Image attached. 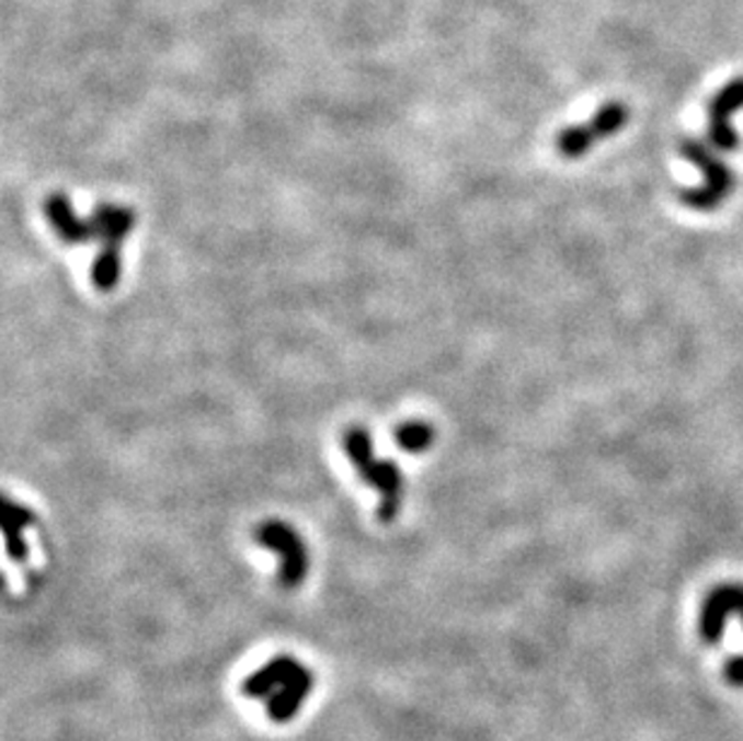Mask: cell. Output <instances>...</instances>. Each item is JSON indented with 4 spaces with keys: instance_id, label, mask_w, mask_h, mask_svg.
Listing matches in <instances>:
<instances>
[{
    "instance_id": "6da1fadb",
    "label": "cell",
    "mask_w": 743,
    "mask_h": 741,
    "mask_svg": "<svg viewBox=\"0 0 743 741\" xmlns=\"http://www.w3.org/2000/svg\"><path fill=\"white\" fill-rule=\"evenodd\" d=\"M44 215L56 237L70 246H84L99 241L102 251L92 263V284L102 294L116 289L123 270V243L135 227V213L130 207L102 203L92 209V215L82 219L76 215L66 193H52L44 201Z\"/></svg>"
},
{
    "instance_id": "7a4b0ae2",
    "label": "cell",
    "mask_w": 743,
    "mask_h": 741,
    "mask_svg": "<svg viewBox=\"0 0 743 741\" xmlns=\"http://www.w3.org/2000/svg\"><path fill=\"white\" fill-rule=\"evenodd\" d=\"M342 448L364 481L378 491V517L382 523H392L402 509L404 477L395 460H382L374 451V436L364 426H350L342 434Z\"/></svg>"
},
{
    "instance_id": "3957f363",
    "label": "cell",
    "mask_w": 743,
    "mask_h": 741,
    "mask_svg": "<svg viewBox=\"0 0 743 741\" xmlns=\"http://www.w3.org/2000/svg\"><path fill=\"white\" fill-rule=\"evenodd\" d=\"M678 152L684 155L690 164H696L705 176V183L700 185V189H690V191L681 193V203L693 209H700V213H710V209L720 207L727 197L732 195L734 185H736L734 171L729 169L702 140L684 138L678 145Z\"/></svg>"
},
{
    "instance_id": "277c9868",
    "label": "cell",
    "mask_w": 743,
    "mask_h": 741,
    "mask_svg": "<svg viewBox=\"0 0 743 741\" xmlns=\"http://www.w3.org/2000/svg\"><path fill=\"white\" fill-rule=\"evenodd\" d=\"M255 542L263 549L279 554V585L284 590H294L304 583L311 559H308L306 542L292 525L284 521H263L255 527Z\"/></svg>"
},
{
    "instance_id": "5b68a950",
    "label": "cell",
    "mask_w": 743,
    "mask_h": 741,
    "mask_svg": "<svg viewBox=\"0 0 743 741\" xmlns=\"http://www.w3.org/2000/svg\"><path fill=\"white\" fill-rule=\"evenodd\" d=\"M743 109V78H734L712 96L708 109V135L717 150L734 152L739 147V133L732 126V116Z\"/></svg>"
},
{
    "instance_id": "8992f818",
    "label": "cell",
    "mask_w": 743,
    "mask_h": 741,
    "mask_svg": "<svg viewBox=\"0 0 743 741\" xmlns=\"http://www.w3.org/2000/svg\"><path fill=\"white\" fill-rule=\"evenodd\" d=\"M311 688H313V672L306 670L304 664H299L296 666V672L289 676V682L270 696L267 700L270 720L279 722V725L294 720V715L299 713L301 703L308 694H311Z\"/></svg>"
},
{
    "instance_id": "52a82bcc",
    "label": "cell",
    "mask_w": 743,
    "mask_h": 741,
    "mask_svg": "<svg viewBox=\"0 0 743 741\" xmlns=\"http://www.w3.org/2000/svg\"><path fill=\"white\" fill-rule=\"evenodd\" d=\"M734 614V602H732V588L720 585L715 588L708 597L702 602V612H700V636L705 643L717 646L722 640L727 619Z\"/></svg>"
},
{
    "instance_id": "ba28073f",
    "label": "cell",
    "mask_w": 743,
    "mask_h": 741,
    "mask_svg": "<svg viewBox=\"0 0 743 741\" xmlns=\"http://www.w3.org/2000/svg\"><path fill=\"white\" fill-rule=\"evenodd\" d=\"M296 662L289 654H277L275 660H270L265 666H260L255 674H251L243 682V694L248 698H267L279 691L289 682V676L296 672Z\"/></svg>"
},
{
    "instance_id": "9c48e42d",
    "label": "cell",
    "mask_w": 743,
    "mask_h": 741,
    "mask_svg": "<svg viewBox=\"0 0 743 741\" xmlns=\"http://www.w3.org/2000/svg\"><path fill=\"white\" fill-rule=\"evenodd\" d=\"M34 525V513L12 499H5L3 505V537L10 559L24 561L27 559V542H24V529Z\"/></svg>"
},
{
    "instance_id": "30bf717a",
    "label": "cell",
    "mask_w": 743,
    "mask_h": 741,
    "mask_svg": "<svg viewBox=\"0 0 743 741\" xmlns=\"http://www.w3.org/2000/svg\"><path fill=\"white\" fill-rule=\"evenodd\" d=\"M433 441H436V429L428 422H421V419H410V422L395 429V443L412 455L428 451Z\"/></svg>"
},
{
    "instance_id": "8fae6325",
    "label": "cell",
    "mask_w": 743,
    "mask_h": 741,
    "mask_svg": "<svg viewBox=\"0 0 743 741\" xmlns=\"http://www.w3.org/2000/svg\"><path fill=\"white\" fill-rule=\"evenodd\" d=\"M626 123H628V109L621 102H606L597 114L590 118L587 126L599 142L604 138H611V135L616 133H621Z\"/></svg>"
},
{
    "instance_id": "7c38bea8",
    "label": "cell",
    "mask_w": 743,
    "mask_h": 741,
    "mask_svg": "<svg viewBox=\"0 0 743 741\" xmlns=\"http://www.w3.org/2000/svg\"><path fill=\"white\" fill-rule=\"evenodd\" d=\"M597 142L590 126H571L556 135V150H559L565 159H578L582 155L590 152V147Z\"/></svg>"
},
{
    "instance_id": "4fadbf2b",
    "label": "cell",
    "mask_w": 743,
    "mask_h": 741,
    "mask_svg": "<svg viewBox=\"0 0 743 741\" xmlns=\"http://www.w3.org/2000/svg\"><path fill=\"white\" fill-rule=\"evenodd\" d=\"M724 679H727V684L743 688V654H734V658L727 660Z\"/></svg>"
},
{
    "instance_id": "5bb4252c",
    "label": "cell",
    "mask_w": 743,
    "mask_h": 741,
    "mask_svg": "<svg viewBox=\"0 0 743 741\" xmlns=\"http://www.w3.org/2000/svg\"><path fill=\"white\" fill-rule=\"evenodd\" d=\"M729 588H732L734 614L741 616V624H743V583H729Z\"/></svg>"
}]
</instances>
